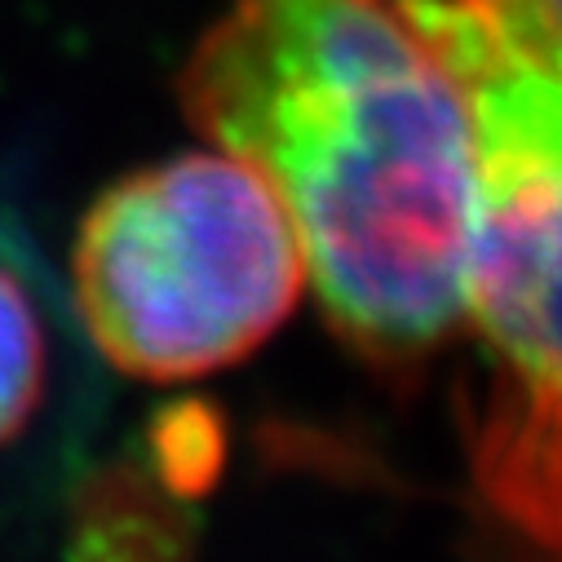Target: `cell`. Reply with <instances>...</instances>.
Masks as SVG:
<instances>
[{
    "label": "cell",
    "mask_w": 562,
    "mask_h": 562,
    "mask_svg": "<svg viewBox=\"0 0 562 562\" xmlns=\"http://www.w3.org/2000/svg\"><path fill=\"white\" fill-rule=\"evenodd\" d=\"M49 390V324L27 279L0 257V448L14 443Z\"/></svg>",
    "instance_id": "cell-4"
},
{
    "label": "cell",
    "mask_w": 562,
    "mask_h": 562,
    "mask_svg": "<svg viewBox=\"0 0 562 562\" xmlns=\"http://www.w3.org/2000/svg\"><path fill=\"white\" fill-rule=\"evenodd\" d=\"M420 5L474 115L465 315L496 368L474 479L527 544L562 562V54L465 0Z\"/></svg>",
    "instance_id": "cell-2"
},
{
    "label": "cell",
    "mask_w": 562,
    "mask_h": 562,
    "mask_svg": "<svg viewBox=\"0 0 562 562\" xmlns=\"http://www.w3.org/2000/svg\"><path fill=\"white\" fill-rule=\"evenodd\" d=\"M465 5L505 23L518 36L562 54V0H465Z\"/></svg>",
    "instance_id": "cell-5"
},
{
    "label": "cell",
    "mask_w": 562,
    "mask_h": 562,
    "mask_svg": "<svg viewBox=\"0 0 562 562\" xmlns=\"http://www.w3.org/2000/svg\"><path fill=\"white\" fill-rule=\"evenodd\" d=\"M182 102L279 195L355 350L412 363L465 319L474 115L420 0H231Z\"/></svg>",
    "instance_id": "cell-1"
},
{
    "label": "cell",
    "mask_w": 562,
    "mask_h": 562,
    "mask_svg": "<svg viewBox=\"0 0 562 562\" xmlns=\"http://www.w3.org/2000/svg\"><path fill=\"white\" fill-rule=\"evenodd\" d=\"M71 284L102 359L143 381L252 355L306 289V252L257 169L178 156L120 178L85 217Z\"/></svg>",
    "instance_id": "cell-3"
}]
</instances>
